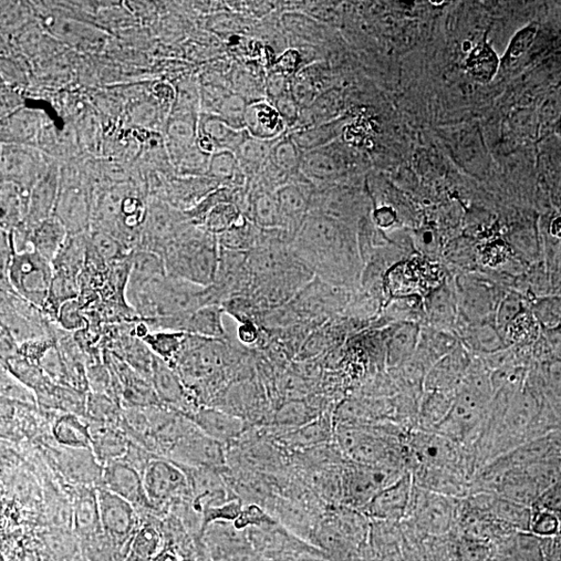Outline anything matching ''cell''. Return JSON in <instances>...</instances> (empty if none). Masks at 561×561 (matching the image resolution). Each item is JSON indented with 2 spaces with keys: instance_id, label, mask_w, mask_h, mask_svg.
Segmentation results:
<instances>
[{
  "instance_id": "1",
  "label": "cell",
  "mask_w": 561,
  "mask_h": 561,
  "mask_svg": "<svg viewBox=\"0 0 561 561\" xmlns=\"http://www.w3.org/2000/svg\"><path fill=\"white\" fill-rule=\"evenodd\" d=\"M239 136L323 197L393 220H435L468 187L459 146H435L408 117L337 94L272 90L239 108Z\"/></svg>"
},
{
  "instance_id": "2",
  "label": "cell",
  "mask_w": 561,
  "mask_h": 561,
  "mask_svg": "<svg viewBox=\"0 0 561 561\" xmlns=\"http://www.w3.org/2000/svg\"><path fill=\"white\" fill-rule=\"evenodd\" d=\"M5 561H197L183 515L131 486H84L5 534Z\"/></svg>"
}]
</instances>
